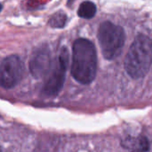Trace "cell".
Masks as SVG:
<instances>
[{
	"label": "cell",
	"mask_w": 152,
	"mask_h": 152,
	"mask_svg": "<svg viewBox=\"0 0 152 152\" xmlns=\"http://www.w3.org/2000/svg\"><path fill=\"white\" fill-rule=\"evenodd\" d=\"M97 56L94 44L86 38L77 39L72 47L71 75L80 84H90L96 76Z\"/></svg>",
	"instance_id": "1"
},
{
	"label": "cell",
	"mask_w": 152,
	"mask_h": 152,
	"mask_svg": "<svg viewBox=\"0 0 152 152\" xmlns=\"http://www.w3.org/2000/svg\"><path fill=\"white\" fill-rule=\"evenodd\" d=\"M152 64V40L145 35H138L125 60V69L127 74L134 78L143 77Z\"/></svg>",
	"instance_id": "2"
},
{
	"label": "cell",
	"mask_w": 152,
	"mask_h": 152,
	"mask_svg": "<svg viewBox=\"0 0 152 152\" xmlns=\"http://www.w3.org/2000/svg\"><path fill=\"white\" fill-rule=\"evenodd\" d=\"M98 39L104 58L111 61L120 54L125 45L126 34L122 27L104 21L99 27Z\"/></svg>",
	"instance_id": "3"
},
{
	"label": "cell",
	"mask_w": 152,
	"mask_h": 152,
	"mask_svg": "<svg viewBox=\"0 0 152 152\" xmlns=\"http://www.w3.org/2000/svg\"><path fill=\"white\" fill-rule=\"evenodd\" d=\"M68 64L69 52L66 47H63L61 50L58 59L52 67V69L48 74V77L45 83L43 93L45 95L55 96L60 93L65 81Z\"/></svg>",
	"instance_id": "4"
},
{
	"label": "cell",
	"mask_w": 152,
	"mask_h": 152,
	"mask_svg": "<svg viewBox=\"0 0 152 152\" xmlns=\"http://www.w3.org/2000/svg\"><path fill=\"white\" fill-rule=\"evenodd\" d=\"M25 71L23 61L17 55L4 58L0 63V86L10 89L17 86Z\"/></svg>",
	"instance_id": "5"
},
{
	"label": "cell",
	"mask_w": 152,
	"mask_h": 152,
	"mask_svg": "<svg viewBox=\"0 0 152 152\" xmlns=\"http://www.w3.org/2000/svg\"><path fill=\"white\" fill-rule=\"evenodd\" d=\"M52 67L51 53L48 48L42 46L34 51L29 61V70L35 78L39 79L46 77Z\"/></svg>",
	"instance_id": "6"
},
{
	"label": "cell",
	"mask_w": 152,
	"mask_h": 152,
	"mask_svg": "<svg viewBox=\"0 0 152 152\" xmlns=\"http://www.w3.org/2000/svg\"><path fill=\"white\" fill-rule=\"evenodd\" d=\"M97 8L93 2L86 1L83 2L77 10V14L80 18L83 19H92L96 13Z\"/></svg>",
	"instance_id": "7"
},
{
	"label": "cell",
	"mask_w": 152,
	"mask_h": 152,
	"mask_svg": "<svg viewBox=\"0 0 152 152\" xmlns=\"http://www.w3.org/2000/svg\"><path fill=\"white\" fill-rule=\"evenodd\" d=\"M66 21H67L66 13L63 12H58L51 17V19L49 20V24L53 28H61L66 25Z\"/></svg>",
	"instance_id": "8"
},
{
	"label": "cell",
	"mask_w": 152,
	"mask_h": 152,
	"mask_svg": "<svg viewBox=\"0 0 152 152\" xmlns=\"http://www.w3.org/2000/svg\"><path fill=\"white\" fill-rule=\"evenodd\" d=\"M2 7H3V6H2V4H0V11H1V10H2Z\"/></svg>",
	"instance_id": "9"
},
{
	"label": "cell",
	"mask_w": 152,
	"mask_h": 152,
	"mask_svg": "<svg viewBox=\"0 0 152 152\" xmlns=\"http://www.w3.org/2000/svg\"><path fill=\"white\" fill-rule=\"evenodd\" d=\"M0 152H2V151H1V150H0Z\"/></svg>",
	"instance_id": "10"
}]
</instances>
